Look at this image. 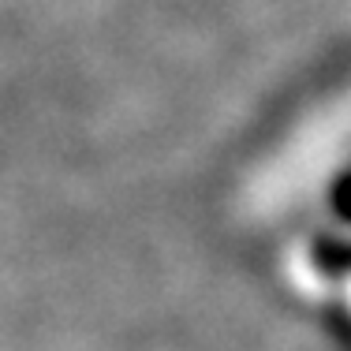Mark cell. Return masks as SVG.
<instances>
[{
	"instance_id": "cell-1",
	"label": "cell",
	"mask_w": 351,
	"mask_h": 351,
	"mask_svg": "<svg viewBox=\"0 0 351 351\" xmlns=\"http://www.w3.org/2000/svg\"><path fill=\"white\" fill-rule=\"evenodd\" d=\"M337 210H340V217L351 221V176H344L340 187H337Z\"/></svg>"
}]
</instances>
